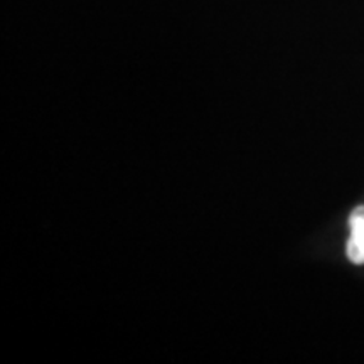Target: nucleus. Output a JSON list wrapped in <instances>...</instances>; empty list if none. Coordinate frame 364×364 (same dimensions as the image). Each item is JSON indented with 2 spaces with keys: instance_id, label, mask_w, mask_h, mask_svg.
<instances>
[{
  "instance_id": "obj_1",
  "label": "nucleus",
  "mask_w": 364,
  "mask_h": 364,
  "mask_svg": "<svg viewBox=\"0 0 364 364\" xmlns=\"http://www.w3.org/2000/svg\"><path fill=\"white\" fill-rule=\"evenodd\" d=\"M349 235L346 255L354 265H364V206H356L349 216Z\"/></svg>"
}]
</instances>
